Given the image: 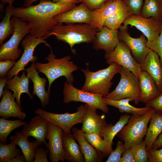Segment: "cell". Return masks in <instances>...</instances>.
<instances>
[{
  "label": "cell",
  "instance_id": "obj_1",
  "mask_svg": "<svg viewBox=\"0 0 162 162\" xmlns=\"http://www.w3.org/2000/svg\"><path fill=\"white\" fill-rule=\"evenodd\" d=\"M36 5L25 7H14L12 16L26 21L30 34L36 38L46 37L58 22L54 17L75 7V4L62 5L49 0H40Z\"/></svg>",
  "mask_w": 162,
  "mask_h": 162
},
{
  "label": "cell",
  "instance_id": "obj_2",
  "mask_svg": "<svg viewBox=\"0 0 162 162\" xmlns=\"http://www.w3.org/2000/svg\"><path fill=\"white\" fill-rule=\"evenodd\" d=\"M97 30L87 24H68L64 25L62 23H58L52 27L46 37L55 36L58 40L68 44L73 51L72 48L76 44L94 43Z\"/></svg>",
  "mask_w": 162,
  "mask_h": 162
},
{
  "label": "cell",
  "instance_id": "obj_3",
  "mask_svg": "<svg viewBox=\"0 0 162 162\" xmlns=\"http://www.w3.org/2000/svg\"><path fill=\"white\" fill-rule=\"evenodd\" d=\"M51 51V52L44 58L48 61L47 63L35 62L37 70L44 74L48 80L47 91L49 92L52 83L61 76L65 77L68 82L73 83L74 80L72 73L78 69L77 65L70 61V56H67L61 58H56L52 50Z\"/></svg>",
  "mask_w": 162,
  "mask_h": 162
},
{
  "label": "cell",
  "instance_id": "obj_4",
  "mask_svg": "<svg viewBox=\"0 0 162 162\" xmlns=\"http://www.w3.org/2000/svg\"><path fill=\"white\" fill-rule=\"evenodd\" d=\"M86 69H81L84 73L85 81L82 89L88 92L100 94L103 98L109 93L113 82L111 81L114 76L119 73L122 66L112 63L107 68L92 72L88 68V63L86 64Z\"/></svg>",
  "mask_w": 162,
  "mask_h": 162
},
{
  "label": "cell",
  "instance_id": "obj_5",
  "mask_svg": "<svg viewBox=\"0 0 162 162\" xmlns=\"http://www.w3.org/2000/svg\"><path fill=\"white\" fill-rule=\"evenodd\" d=\"M155 110L151 108L143 115L133 114L127 123L117 134L118 137L124 142V151L143 140L147 133L148 124Z\"/></svg>",
  "mask_w": 162,
  "mask_h": 162
},
{
  "label": "cell",
  "instance_id": "obj_6",
  "mask_svg": "<svg viewBox=\"0 0 162 162\" xmlns=\"http://www.w3.org/2000/svg\"><path fill=\"white\" fill-rule=\"evenodd\" d=\"M11 22L14 32L8 40L0 45V61L17 60L22 52L18 48L19 44L23 38L30 33L27 22L13 16L11 19Z\"/></svg>",
  "mask_w": 162,
  "mask_h": 162
},
{
  "label": "cell",
  "instance_id": "obj_7",
  "mask_svg": "<svg viewBox=\"0 0 162 162\" xmlns=\"http://www.w3.org/2000/svg\"><path fill=\"white\" fill-rule=\"evenodd\" d=\"M119 73L121 78L118 84L114 90L104 98L114 100L130 98L136 104H138L140 102V93L139 78L130 71L122 67Z\"/></svg>",
  "mask_w": 162,
  "mask_h": 162
},
{
  "label": "cell",
  "instance_id": "obj_8",
  "mask_svg": "<svg viewBox=\"0 0 162 162\" xmlns=\"http://www.w3.org/2000/svg\"><path fill=\"white\" fill-rule=\"evenodd\" d=\"M88 106L87 104L81 105L78 107L77 111L72 113H53L39 108L34 111V113L59 127L64 132L70 133L74 126L78 123H82L87 111Z\"/></svg>",
  "mask_w": 162,
  "mask_h": 162
},
{
  "label": "cell",
  "instance_id": "obj_9",
  "mask_svg": "<svg viewBox=\"0 0 162 162\" xmlns=\"http://www.w3.org/2000/svg\"><path fill=\"white\" fill-rule=\"evenodd\" d=\"M63 93L64 98L63 102L65 104L70 102H81L88 105L107 113L109 111L108 105L100 94H95L74 87L73 83L66 81L64 83Z\"/></svg>",
  "mask_w": 162,
  "mask_h": 162
},
{
  "label": "cell",
  "instance_id": "obj_10",
  "mask_svg": "<svg viewBox=\"0 0 162 162\" xmlns=\"http://www.w3.org/2000/svg\"><path fill=\"white\" fill-rule=\"evenodd\" d=\"M46 38V37L36 38L30 34L25 36L21 44L23 50V54L15 65L8 73L6 76L8 80L11 79L15 75H18L20 71L25 70V67L29 62L33 63L38 60L37 57L34 56V52L36 47L40 44H44L51 50H52L50 45L45 40Z\"/></svg>",
  "mask_w": 162,
  "mask_h": 162
},
{
  "label": "cell",
  "instance_id": "obj_11",
  "mask_svg": "<svg viewBox=\"0 0 162 162\" xmlns=\"http://www.w3.org/2000/svg\"><path fill=\"white\" fill-rule=\"evenodd\" d=\"M105 58L108 64L112 63L118 64L130 71L139 78L141 71V64L134 59L130 49L123 41L120 40L113 50L106 53Z\"/></svg>",
  "mask_w": 162,
  "mask_h": 162
},
{
  "label": "cell",
  "instance_id": "obj_12",
  "mask_svg": "<svg viewBox=\"0 0 162 162\" xmlns=\"http://www.w3.org/2000/svg\"><path fill=\"white\" fill-rule=\"evenodd\" d=\"M162 21L153 17L145 18L140 15H129L121 26L119 30L128 28V26H134L145 35L148 41H152L157 38L160 33Z\"/></svg>",
  "mask_w": 162,
  "mask_h": 162
},
{
  "label": "cell",
  "instance_id": "obj_13",
  "mask_svg": "<svg viewBox=\"0 0 162 162\" xmlns=\"http://www.w3.org/2000/svg\"><path fill=\"white\" fill-rule=\"evenodd\" d=\"M88 106L87 111L82 123L81 130L85 133L95 134L102 138L104 134L113 125L107 124L104 114L98 115L96 113L97 109Z\"/></svg>",
  "mask_w": 162,
  "mask_h": 162
},
{
  "label": "cell",
  "instance_id": "obj_14",
  "mask_svg": "<svg viewBox=\"0 0 162 162\" xmlns=\"http://www.w3.org/2000/svg\"><path fill=\"white\" fill-rule=\"evenodd\" d=\"M63 131L59 127L49 122L48 129L46 139L48 140L49 158L51 162L64 161V151L62 142Z\"/></svg>",
  "mask_w": 162,
  "mask_h": 162
},
{
  "label": "cell",
  "instance_id": "obj_15",
  "mask_svg": "<svg viewBox=\"0 0 162 162\" xmlns=\"http://www.w3.org/2000/svg\"><path fill=\"white\" fill-rule=\"evenodd\" d=\"M118 38L124 42L130 49L132 56L140 64H142L151 50L146 46L147 41L146 37L142 33L140 37L135 38L131 37L128 31V28L118 31Z\"/></svg>",
  "mask_w": 162,
  "mask_h": 162
},
{
  "label": "cell",
  "instance_id": "obj_16",
  "mask_svg": "<svg viewBox=\"0 0 162 162\" xmlns=\"http://www.w3.org/2000/svg\"><path fill=\"white\" fill-rule=\"evenodd\" d=\"M92 11L85 4L82 2L70 10L57 15L54 19L58 23H83L89 25L92 20Z\"/></svg>",
  "mask_w": 162,
  "mask_h": 162
},
{
  "label": "cell",
  "instance_id": "obj_17",
  "mask_svg": "<svg viewBox=\"0 0 162 162\" xmlns=\"http://www.w3.org/2000/svg\"><path fill=\"white\" fill-rule=\"evenodd\" d=\"M49 122L40 115L32 118L30 123L24 126L21 132L28 138L32 136L47 148L46 139L48 131Z\"/></svg>",
  "mask_w": 162,
  "mask_h": 162
},
{
  "label": "cell",
  "instance_id": "obj_18",
  "mask_svg": "<svg viewBox=\"0 0 162 162\" xmlns=\"http://www.w3.org/2000/svg\"><path fill=\"white\" fill-rule=\"evenodd\" d=\"M25 70L27 72V76L33 83L32 95H36L40 100L42 107L45 108L50 102V92L45 89L46 78H41L39 75V72L37 70L35 62L32 63L30 66Z\"/></svg>",
  "mask_w": 162,
  "mask_h": 162
},
{
  "label": "cell",
  "instance_id": "obj_19",
  "mask_svg": "<svg viewBox=\"0 0 162 162\" xmlns=\"http://www.w3.org/2000/svg\"><path fill=\"white\" fill-rule=\"evenodd\" d=\"M125 6L123 0H114L105 2L100 8L93 10L89 24L94 28L100 30L106 18L112 13Z\"/></svg>",
  "mask_w": 162,
  "mask_h": 162
},
{
  "label": "cell",
  "instance_id": "obj_20",
  "mask_svg": "<svg viewBox=\"0 0 162 162\" xmlns=\"http://www.w3.org/2000/svg\"><path fill=\"white\" fill-rule=\"evenodd\" d=\"M2 96L0 102V116L6 119L13 117L25 119L26 113L22 111L23 110L15 102L13 94L7 88L4 89Z\"/></svg>",
  "mask_w": 162,
  "mask_h": 162
},
{
  "label": "cell",
  "instance_id": "obj_21",
  "mask_svg": "<svg viewBox=\"0 0 162 162\" xmlns=\"http://www.w3.org/2000/svg\"><path fill=\"white\" fill-rule=\"evenodd\" d=\"M141 69L151 76L158 91L162 92V67L158 55L151 50L141 64Z\"/></svg>",
  "mask_w": 162,
  "mask_h": 162
},
{
  "label": "cell",
  "instance_id": "obj_22",
  "mask_svg": "<svg viewBox=\"0 0 162 162\" xmlns=\"http://www.w3.org/2000/svg\"><path fill=\"white\" fill-rule=\"evenodd\" d=\"M118 30H113L103 26L97 32L94 43V47L99 50H102L106 53L113 50L120 40Z\"/></svg>",
  "mask_w": 162,
  "mask_h": 162
},
{
  "label": "cell",
  "instance_id": "obj_23",
  "mask_svg": "<svg viewBox=\"0 0 162 162\" xmlns=\"http://www.w3.org/2000/svg\"><path fill=\"white\" fill-rule=\"evenodd\" d=\"M72 130L74 138L79 143L85 162H101L104 154L96 149L85 139L82 130L75 127H73Z\"/></svg>",
  "mask_w": 162,
  "mask_h": 162
},
{
  "label": "cell",
  "instance_id": "obj_24",
  "mask_svg": "<svg viewBox=\"0 0 162 162\" xmlns=\"http://www.w3.org/2000/svg\"><path fill=\"white\" fill-rule=\"evenodd\" d=\"M140 102L146 104L155 99L160 93L151 76L141 70L139 76Z\"/></svg>",
  "mask_w": 162,
  "mask_h": 162
},
{
  "label": "cell",
  "instance_id": "obj_25",
  "mask_svg": "<svg viewBox=\"0 0 162 162\" xmlns=\"http://www.w3.org/2000/svg\"><path fill=\"white\" fill-rule=\"evenodd\" d=\"M28 138L19 131H17L14 135L10 136L9 138L11 142L18 145L20 148L26 162H33L35 157L36 149L43 144L37 140L30 142Z\"/></svg>",
  "mask_w": 162,
  "mask_h": 162
},
{
  "label": "cell",
  "instance_id": "obj_26",
  "mask_svg": "<svg viewBox=\"0 0 162 162\" xmlns=\"http://www.w3.org/2000/svg\"><path fill=\"white\" fill-rule=\"evenodd\" d=\"M75 140L71 133H66L63 132L62 142L65 160L68 162H84V156Z\"/></svg>",
  "mask_w": 162,
  "mask_h": 162
},
{
  "label": "cell",
  "instance_id": "obj_27",
  "mask_svg": "<svg viewBox=\"0 0 162 162\" xmlns=\"http://www.w3.org/2000/svg\"><path fill=\"white\" fill-rule=\"evenodd\" d=\"M26 72L23 71L20 76L15 75L13 78L8 80L6 83V88L14 92L13 95L16 99L18 105L22 109L21 104L20 96L22 94L26 93L30 98L33 97L29 92L28 85L29 78L26 75Z\"/></svg>",
  "mask_w": 162,
  "mask_h": 162
},
{
  "label": "cell",
  "instance_id": "obj_28",
  "mask_svg": "<svg viewBox=\"0 0 162 162\" xmlns=\"http://www.w3.org/2000/svg\"><path fill=\"white\" fill-rule=\"evenodd\" d=\"M106 104L117 108L119 111L125 113L143 115L148 112L151 109L145 106L142 108H137L130 105V101H134L133 99L127 98L118 100H114L103 98Z\"/></svg>",
  "mask_w": 162,
  "mask_h": 162
},
{
  "label": "cell",
  "instance_id": "obj_29",
  "mask_svg": "<svg viewBox=\"0 0 162 162\" xmlns=\"http://www.w3.org/2000/svg\"><path fill=\"white\" fill-rule=\"evenodd\" d=\"M162 132V115L156 111L150 121L144 140L147 151L150 150L152 145Z\"/></svg>",
  "mask_w": 162,
  "mask_h": 162
},
{
  "label": "cell",
  "instance_id": "obj_30",
  "mask_svg": "<svg viewBox=\"0 0 162 162\" xmlns=\"http://www.w3.org/2000/svg\"><path fill=\"white\" fill-rule=\"evenodd\" d=\"M140 15L162 20V0H144Z\"/></svg>",
  "mask_w": 162,
  "mask_h": 162
},
{
  "label": "cell",
  "instance_id": "obj_31",
  "mask_svg": "<svg viewBox=\"0 0 162 162\" xmlns=\"http://www.w3.org/2000/svg\"><path fill=\"white\" fill-rule=\"evenodd\" d=\"M125 6L112 13L105 20L104 26L113 30H118L129 15Z\"/></svg>",
  "mask_w": 162,
  "mask_h": 162
},
{
  "label": "cell",
  "instance_id": "obj_32",
  "mask_svg": "<svg viewBox=\"0 0 162 162\" xmlns=\"http://www.w3.org/2000/svg\"><path fill=\"white\" fill-rule=\"evenodd\" d=\"M14 6L12 4H8L5 10V14L0 22V44L3 43L4 41L12 34L14 28L11 22V17L13 15Z\"/></svg>",
  "mask_w": 162,
  "mask_h": 162
},
{
  "label": "cell",
  "instance_id": "obj_33",
  "mask_svg": "<svg viewBox=\"0 0 162 162\" xmlns=\"http://www.w3.org/2000/svg\"><path fill=\"white\" fill-rule=\"evenodd\" d=\"M27 124L26 121H22L20 119L10 120L1 118H0V141L6 144L7 138L10 133L18 127L24 126Z\"/></svg>",
  "mask_w": 162,
  "mask_h": 162
},
{
  "label": "cell",
  "instance_id": "obj_34",
  "mask_svg": "<svg viewBox=\"0 0 162 162\" xmlns=\"http://www.w3.org/2000/svg\"><path fill=\"white\" fill-rule=\"evenodd\" d=\"M130 116V115L127 114L121 116L117 123L106 131L103 135V138L106 141L111 149H112V145L114 138L127 123Z\"/></svg>",
  "mask_w": 162,
  "mask_h": 162
},
{
  "label": "cell",
  "instance_id": "obj_35",
  "mask_svg": "<svg viewBox=\"0 0 162 162\" xmlns=\"http://www.w3.org/2000/svg\"><path fill=\"white\" fill-rule=\"evenodd\" d=\"M85 139L96 149L106 155H110L113 150L111 149L106 141L99 136L83 132Z\"/></svg>",
  "mask_w": 162,
  "mask_h": 162
},
{
  "label": "cell",
  "instance_id": "obj_36",
  "mask_svg": "<svg viewBox=\"0 0 162 162\" xmlns=\"http://www.w3.org/2000/svg\"><path fill=\"white\" fill-rule=\"evenodd\" d=\"M15 144H6L0 142V162H9L14 157L20 155L21 152Z\"/></svg>",
  "mask_w": 162,
  "mask_h": 162
},
{
  "label": "cell",
  "instance_id": "obj_37",
  "mask_svg": "<svg viewBox=\"0 0 162 162\" xmlns=\"http://www.w3.org/2000/svg\"><path fill=\"white\" fill-rule=\"evenodd\" d=\"M129 148L134 155L135 162H148L147 150L144 140L134 145Z\"/></svg>",
  "mask_w": 162,
  "mask_h": 162
},
{
  "label": "cell",
  "instance_id": "obj_38",
  "mask_svg": "<svg viewBox=\"0 0 162 162\" xmlns=\"http://www.w3.org/2000/svg\"><path fill=\"white\" fill-rule=\"evenodd\" d=\"M146 45L148 48L158 55L162 67V21L161 28L159 35L153 41L147 40Z\"/></svg>",
  "mask_w": 162,
  "mask_h": 162
},
{
  "label": "cell",
  "instance_id": "obj_39",
  "mask_svg": "<svg viewBox=\"0 0 162 162\" xmlns=\"http://www.w3.org/2000/svg\"><path fill=\"white\" fill-rule=\"evenodd\" d=\"M129 15H140L144 0H123Z\"/></svg>",
  "mask_w": 162,
  "mask_h": 162
},
{
  "label": "cell",
  "instance_id": "obj_40",
  "mask_svg": "<svg viewBox=\"0 0 162 162\" xmlns=\"http://www.w3.org/2000/svg\"><path fill=\"white\" fill-rule=\"evenodd\" d=\"M124 149V143L120 141H118L117 143L116 149L111 152L105 162H119Z\"/></svg>",
  "mask_w": 162,
  "mask_h": 162
},
{
  "label": "cell",
  "instance_id": "obj_41",
  "mask_svg": "<svg viewBox=\"0 0 162 162\" xmlns=\"http://www.w3.org/2000/svg\"><path fill=\"white\" fill-rule=\"evenodd\" d=\"M145 106L154 109L157 113L162 115V92L154 100L146 104Z\"/></svg>",
  "mask_w": 162,
  "mask_h": 162
},
{
  "label": "cell",
  "instance_id": "obj_42",
  "mask_svg": "<svg viewBox=\"0 0 162 162\" xmlns=\"http://www.w3.org/2000/svg\"><path fill=\"white\" fill-rule=\"evenodd\" d=\"M16 62L15 61L11 59L0 61V77H5L6 76L8 71L15 65Z\"/></svg>",
  "mask_w": 162,
  "mask_h": 162
},
{
  "label": "cell",
  "instance_id": "obj_43",
  "mask_svg": "<svg viewBox=\"0 0 162 162\" xmlns=\"http://www.w3.org/2000/svg\"><path fill=\"white\" fill-rule=\"evenodd\" d=\"M49 152L48 149L46 150L39 146L35 150V157L34 162H48L47 155Z\"/></svg>",
  "mask_w": 162,
  "mask_h": 162
},
{
  "label": "cell",
  "instance_id": "obj_44",
  "mask_svg": "<svg viewBox=\"0 0 162 162\" xmlns=\"http://www.w3.org/2000/svg\"><path fill=\"white\" fill-rule=\"evenodd\" d=\"M149 162H162V147L147 151Z\"/></svg>",
  "mask_w": 162,
  "mask_h": 162
},
{
  "label": "cell",
  "instance_id": "obj_45",
  "mask_svg": "<svg viewBox=\"0 0 162 162\" xmlns=\"http://www.w3.org/2000/svg\"><path fill=\"white\" fill-rule=\"evenodd\" d=\"M107 0H80V2L85 4L89 8L97 9L102 5Z\"/></svg>",
  "mask_w": 162,
  "mask_h": 162
},
{
  "label": "cell",
  "instance_id": "obj_46",
  "mask_svg": "<svg viewBox=\"0 0 162 162\" xmlns=\"http://www.w3.org/2000/svg\"><path fill=\"white\" fill-rule=\"evenodd\" d=\"M119 162H135L134 155L130 148L124 151Z\"/></svg>",
  "mask_w": 162,
  "mask_h": 162
},
{
  "label": "cell",
  "instance_id": "obj_47",
  "mask_svg": "<svg viewBox=\"0 0 162 162\" xmlns=\"http://www.w3.org/2000/svg\"><path fill=\"white\" fill-rule=\"evenodd\" d=\"M161 147H162V133L159 135L154 142L150 149H157Z\"/></svg>",
  "mask_w": 162,
  "mask_h": 162
},
{
  "label": "cell",
  "instance_id": "obj_48",
  "mask_svg": "<svg viewBox=\"0 0 162 162\" xmlns=\"http://www.w3.org/2000/svg\"><path fill=\"white\" fill-rule=\"evenodd\" d=\"M8 80L7 77H1L0 78V98L2 96L4 88L6 84L7 81Z\"/></svg>",
  "mask_w": 162,
  "mask_h": 162
},
{
  "label": "cell",
  "instance_id": "obj_49",
  "mask_svg": "<svg viewBox=\"0 0 162 162\" xmlns=\"http://www.w3.org/2000/svg\"><path fill=\"white\" fill-rule=\"evenodd\" d=\"M80 2V0H59L56 3L60 5H65L70 4H76Z\"/></svg>",
  "mask_w": 162,
  "mask_h": 162
},
{
  "label": "cell",
  "instance_id": "obj_50",
  "mask_svg": "<svg viewBox=\"0 0 162 162\" xmlns=\"http://www.w3.org/2000/svg\"><path fill=\"white\" fill-rule=\"evenodd\" d=\"M26 162V158L23 154L19 155L10 160L9 162Z\"/></svg>",
  "mask_w": 162,
  "mask_h": 162
},
{
  "label": "cell",
  "instance_id": "obj_51",
  "mask_svg": "<svg viewBox=\"0 0 162 162\" xmlns=\"http://www.w3.org/2000/svg\"><path fill=\"white\" fill-rule=\"evenodd\" d=\"M38 0H25L24 3V6L25 7L29 6L32 5L34 2ZM52 2H57L59 0H52Z\"/></svg>",
  "mask_w": 162,
  "mask_h": 162
},
{
  "label": "cell",
  "instance_id": "obj_52",
  "mask_svg": "<svg viewBox=\"0 0 162 162\" xmlns=\"http://www.w3.org/2000/svg\"><path fill=\"white\" fill-rule=\"evenodd\" d=\"M2 3L4 4H12L15 0H0Z\"/></svg>",
  "mask_w": 162,
  "mask_h": 162
},
{
  "label": "cell",
  "instance_id": "obj_53",
  "mask_svg": "<svg viewBox=\"0 0 162 162\" xmlns=\"http://www.w3.org/2000/svg\"><path fill=\"white\" fill-rule=\"evenodd\" d=\"M113 0H107V1H106V2H108V1H113Z\"/></svg>",
  "mask_w": 162,
  "mask_h": 162
}]
</instances>
